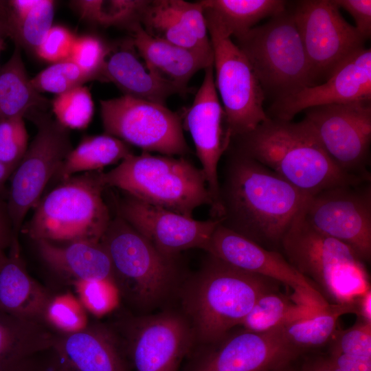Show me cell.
Instances as JSON below:
<instances>
[{
    "mask_svg": "<svg viewBox=\"0 0 371 371\" xmlns=\"http://www.w3.org/2000/svg\"><path fill=\"white\" fill-rule=\"evenodd\" d=\"M52 106L57 122L67 129H85L93 115L91 94L85 86L56 95Z\"/></svg>",
    "mask_w": 371,
    "mask_h": 371,
    "instance_id": "d590c367",
    "label": "cell"
},
{
    "mask_svg": "<svg viewBox=\"0 0 371 371\" xmlns=\"http://www.w3.org/2000/svg\"><path fill=\"white\" fill-rule=\"evenodd\" d=\"M76 37L65 27L52 26L35 52L41 59L52 63L68 59Z\"/></svg>",
    "mask_w": 371,
    "mask_h": 371,
    "instance_id": "b9f144b4",
    "label": "cell"
},
{
    "mask_svg": "<svg viewBox=\"0 0 371 371\" xmlns=\"http://www.w3.org/2000/svg\"><path fill=\"white\" fill-rule=\"evenodd\" d=\"M100 243L111 258L120 296L137 310H153L177 290L176 257L160 252L117 214Z\"/></svg>",
    "mask_w": 371,
    "mask_h": 371,
    "instance_id": "52a82bcc",
    "label": "cell"
},
{
    "mask_svg": "<svg viewBox=\"0 0 371 371\" xmlns=\"http://www.w3.org/2000/svg\"><path fill=\"white\" fill-rule=\"evenodd\" d=\"M42 320L18 317L0 311V371H25L56 337Z\"/></svg>",
    "mask_w": 371,
    "mask_h": 371,
    "instance_id": "d4e9b609",
    "label": "cell"
},
{
    "mask_svg": "<svg viewBox=\"0 0 371 371\" xmlns=\"http://www.w3.org/2000/svg\"><path fill=\"white\" fill-rule=\"evenodd\" d=\"M90 80H94L68 58L52 63L31 78L30 82L40 93L48 92L58 95L83 86Z\"/></svg>",
    "mask_w": 371,
    "mask_h": 371,
    "instance_id": "8d00e7d4",
    "label": "cell"
},
{
    "mask_svg": "<svg viewBox=\"0 0 371 371\" xmlns=\"http://www.w3.org/2000/svg\"><path fill=\"white\" fill-rule=\"evenodd\" d=\"M280 251L329 304L355 306L370 289L365 262L348 245L312 227L303 209L284 235Z\"/></svg>",
    "mask_w": 371,
    "mask_h": 371,
    "instance_id": "277c9868",
    "label": "cell"
},
{
    "mask_svg": "<svg viewBox=\"0 0 371 371\" xmlns=\"http://www.w3.org/2000/svg\"><path fill=\"white\" fill-rule=\"evenodd\" d=\"M140 23L152 36L214 60L204 9L200 1H149Z\"/></svg>",
    "mask_w": 371,
    "mask_h": 371,
    "instance_id": "44dd1931",
    "label": "cell"
},
{
    "mask_svg": "<svg viewBox=\"0 0 371 371\" xmlns=\"http://www.w3.org/2000/svg\"><path fill=\"white\" fill-rule=\"evenodd\" d=\"M304 111V119L340 169L371 177V100L317 106Z\"/></svg>",
    "mask_w": 371,
    "mask_h": 371,
    "instance_id": "4fadbf2b",
    "label": "cell"
},
{
    "mask_svg": "<svg viewBox=\"0 0 371 371\" xmlns=\"http://www.w3.org/2000/svg\"><path fill=\"white\" fill-rule=\"evenodd\" d=\"M42 319L52 330L63 335L82 331L89 326L87 311L70 293L50 297Z\"/></svg>",
    "mask_w": 371,
    "mask_h": 371,
    "instance_id": "e575fe53",
    "label": "cell"
},
{
    "mask_svg": "<svg viewBox=\"0 0 371 371\" xmlns=\"http://www.w3.org/2000/svg\"><path fill=\"white\" fill-rule=\"evenodd\" d=\"M129 30L148 70L179 94L186 93L188 83L197 71L213 65L214 60L203 55L152 36L140 23Z\"/></svg>",
    "mask_w": 371,
    "mask_h": 371,
    "instance_id": "603a6c76",
    "label": "cell"
},
{
    "mask_svg": "<svg viewBox=\"0 0 371 371\" xmlns=\"http://www.w3.org/2000/svg\"><path fill=\"white\" fill-rule=\"evenodd\" d=\"M329 359L334 371H371V357L345 355L331 350Z\"/></svg>",
    "mask_w": 371,
    "mask_h": 371,
    "instance_id": "ee69618b",
    "label": "cell"
},
{
    "mask_svg": "<svg viewBox=\"0 0 371 371\" xmlns=\"http://www.w3.org/2000/svg\"><path fill=\"white\" fill-rule=\"evenodd\" d=\"M308 196L264 165L234 150L219 183L217 219L225 228L279 251Z\"/></svg>",
    "mask_w": 371,
    "mask_h": 371,
    "instance_id": "6da1fadb",
    "label": "cell"
},
{
    "mask_svg": "<svg viewBox=\"0 0 371 371\" xmlns=\"http://www.w3.org/2000/svg\"><path fill=\"white\" fill-rule=\"evenodd\" d=\"M8 249L0 252V311L43 321L51 296L27 271L19 240H13Z\"/></svg>",
    "mask_w": 371,
    "mask_h": 371,
    "instance_id": "cb8c5ba5",
    "label": "cell"
},
{
    "mask_svg": "<svg viewBox=\"0 0 371 371\" xmlns=\"http://www.w3.org/2000/svg\"><path fill=\"white\" fill-rule=\"evenodd\" d=\"M54 1L37 0L30 9L22 12L10 11L5 18L8 36L18 45L36 52L52 27Z\"/></svg>",
    "mask_w": 371,
    "mask_h": 371,
    "instance_id": "836d02e7",
    "label": "cell"
},
{
    "mask_svg": "<svg viewBox=\"0 0 371 371\" xmlns=\"http://www.w3.org/2000/svg\"><path fill=\"white\" fill-rule=\"evenodd\" d=\"M355 307L359 319L371 323V289L357 298Z\"/></svg>",
    "mask_w": 371,
    "mask_h": 371,
    "instance_id": "bcb514c9",
    "label": "cell"
},
{
    "mask_svg": "<svg viewBox=\"0 0 371 371\" xmlns=\"http://www.w3.org/2000/svg\"><path fill=\"white\" fill-rule=\"evenodd\" d=\"M110 52L98 36L84 35L76 37L69 59L93 80H101V74Z\"/></svg>",
    "mask_w": 371,
    "mask_h": 371,
    "instance_id": "ab89813d",
    "label": "cell"
},
{
    "mask_svg": "<svg viewBox=\"0 0 371 371\" xmlns=\"http://www.w3.org/2000/svg\"><path fill=\"white\" fill-rule=\"evenodd\" d=\"M368 100H371V49L364 47L344 61L324 83L276 99L269 109V117L291 121L311 107Z\"/></svg>",
    "mask_w": 371,
    "mask_h": 371,
    "instance_id": "ffe728a7",
    "label": "cell"
},
{
    "mask_svg": "<svg viewBox=\"0 0 371 371\" xmlns=\"http://www.w3.org/2000/svg\"><path fill=\"white\" fill-rule=\"evenodd\" d=\"M236 39L265 93H271L278 99L313 86L293 11L286 9Z\"/></svg>",
    "mask_w": 371,
    "mask_h": 371,
    "instance_id": "ba28073f",
    "label": "cell"
},
{
    "mask_svg": "<svg viewBox=\"0 0 371 371\" xmlns=\"http://www.w3.org/2000/svg\"><path fill=\"white\" fill-rule=\"evenodd\" d=\"M333 1L339 9H344L353 17L355 28L366 40L370 37V0H333Z\"/></svg>",
    "mask_w": 371,
    "mask_h": 371,
    "instance_id": "7bdbcfd3",
    "label": "cell"
},
{
    "mask_svg": "<svg viewBox=\"0 0 371 371\" xmlns=\"http://www.w3.org/2000/svg\"><path fill=\"white\" fill-rule=\"evenodd\" d=\"M204 14L214 54L215 86L232 139L269 118L263 108L265 92L242 51L211 16Z\"/></svg>",
    "mask_w": 371,
    "mask_h": 371,
    "instance_id": "30bf717a",
    "label": "cell"
},
{
    "mask_svg": "<svg viewBox=\"0 0 371 371\" xmlns=\"http://www.w3.org/2000/svg\"><path fill=\"white\" fill-rule=\"evenodd\" d=\"M26 117L37 126V132L23 159L11 175L6 201L14 239L19 240L24 220L34 208L73 146L69 129L43 111Z\"/></svg>",
    "mask_w": 371,
    "mask_h": 371,
    "instance_id": "9c48e42d",
    "label": "cell"
},
{
    "mask_svg": "<svg viewBox=\"0 0 371 371\" xmlns=\"http://www.w3.org/2000/svg\"><path fill=\"white\" fill-rule=\"evenodd\" d=\"M303 214L316 230L348 245L364 262L370 261V181L334 186L311 195Z\"/></svg>",
    "mask_w": 371,
    "mask_h": 371,
    "instance_id": "5bb4252c",
    "label": "cell"
},
{
    "mask_svg": "<svg viewBox=\"0 0 371 371\" xmlns=\"http://www.w3.org/2000/svg\"><path fill=\"white\" fill-rule=\"evenodd\" d=\"M48 100L32 87L23 63L21 47L15 45L9 60L0 68V122L44 111Z\"/></svg>",
    "mask_w": 371,
    "mask_h": 371,
    "instance_id": "83f0119b",
    "label": "cell"
},
{
    "mask_svg": "<svg viewBox=\"0 0 371 371\" xmlns=\"http://www.w3.org/2000/svg\"><path fill=\"white\" fill-rule=\"evenodd\" d=\"M60 182L41 199L21 232L34 241L100 243L111 220L103 199L106 186L102 172L81 173Z\"/></svg>",
    "mask_w": 371,
    "mask_h": 371,
    "instance_id": "5b68a950",
    "label": "cell"
},
{
    "mask_svg": "<svg viewBox=\"0 0 371 371\" xmlns=\"http://www.w3.org/2000/svg\"><path fill=\"white\" fill-rule=\"evenodd\" d=\"M77 297L87 311L95 316H102L117 305L120 297L113 280H75Z\"/></svg>",
    "mask_w": 371,
    "mask_h": 371,
    "instance_id": "74e56055",
    "label": "cell"
},
{
    "mask_svg": "<svg viewBox=\"0 0 371 371\" xmlns=\"http://www.w3.org/2000/svg\"><path fill=\"white\" fill-rule=\"evenodd\" d=\"M277 284L208 254L181 289V313L192 331L194 347L214 342L239 326L256 300L277 289Z\"/></svg>",
    "mask_w": 371,
    "mask_h": 371,
    "instance_id": "3957f363",
    "label": "cell"
},
{
    "mask_svg": "<svg viewBox=\"0 0 371 371\" xmlns=\"http://www.w3.org/2000/svg\"><path fill=\"white\" fill-rule=\"evenodd\" d=\"M232 139L236 142L235 150L309 196L331 187L371 179L340 169L304 119L293 122L269 117L252 131Z\"/></svg>",
    "mask_w": 371,
    "mask_h": 371,
    "instance_id": "7a4b0ae2",
    "label": "cell"
},
{
    "mask_svg": "<svg viewBox=\"0 0 371 371\" xmlns=\"http://www.w3.org/2000/svg\"><path fill=\"white\" fill-rule=\"evenodd\" d=\"M23 117L0 122V163L13 171L28 148V134Z\"/></svg>",
    "mask_w": 371,
    "mask_h": 371,
    "instance_id": "f35d334b",
    "label": "cell"
},
{
    "mask_svg": "<svg viewBox=\"0 0 371 371\" xmlns=\"http://www.w3.org/2000/svg\"><path fill=\"white\" fill-rule=\"evenodd\" d=\"M106 134L146 152L185 155L190 152L180 117L165 105L123 95L100 101Z\"/></svg>",
    "mask_w": 371,
    "mask_h": 371,
    "instance_id": "8fae6325",
    "label": "cell"
},
{
    "mask_svg": "<svg viewBox=\"0 0 371 371\" xmlns=\"http://www.w3.org/2000/svg\"><path fill=\"white\" fill-rule=\"evenodd\" d=\"M128 332V348L137 371H177L194 347L181 312L166 310L139 317Z\"/></svg>",
    "mask_w": 371,
    "mask_h": 371,
    "instance_id": "ac0fdd59",
    "label": "cell"
},
{
    "mask_svg": "<svg viewBox=\"0 0 371 371\" xmlns=\"http://www.w3.org/2000/svg\"><path fill=\"white\" fill-rule=\"evenodd\" d=\"M204 12L211 16L223 31L236 38L245 34L262 19L280 14L286 10L282 0H204Z\"/></svg>",
    "mask_w": 371,
    "mask_h": 371,
    "instance_id": "4dcf8cb0",
    "label": "cell"
},
{
    "mask_svg": "<svg viewBox=\"0 0 371 371\" xmlns=\"http://www.w3.org/2000/svg\"><path fill=\"white\" fill-rule=\"evenodd\" d=\"M25 371H62L51 359L45 363H37L34 361L28 366Z\"/></svg>",
    "mask_w": 371,
    "mask_h": 371,
    "instance_id": "c3c4849f",
    "label": "cell"
},
{
    "mask_svg": "<svg viewBox=\"0 0 371 371\" xmlns=\"http://www.w3.org/2000/svg\"><path fill=\"white\" fill-rule=\"evenodd\" d=\"M205 251L240 269L289 286L297 297L314 306L322 307L328 304L280 252L267 249L220 223Z\"/></svg>",
    "mask_w": 371,
    "mask_h": 371,
    "instance_id": "d6986e66",
    "label": "cell"
},
{
    "mask_svg": "<svg viewBox=\"0 0 371 371\" xmlns=\"http://www.w3.org/2000/svg\"><path fill=\"white\" fill-rule=\"evenodd\" d=\"M355 313L354 305L328 304L312 316L281 328L285 340L295 350L320 347L331 339L337 330L339 317Z\"/></svg>",
    "mask_w": 371,
    "mask_h": 371,
    "instance_id": "1f68e13d",
    "label": "cell"
},
{
    "mask_svg": "<svg viewBox=\"0 0 371 371\" xmlns=\"http://www.w3.org/2000/svg\"><path fill=\"white\" fill-rule=\"evenodd\" d=\"M196 347L187 371H266L290 365L300 353L285 340L281 328L263 333L232 329Z\"/></svg>",
    "mask_w": 371,
    "mask_h": 371,
    "instance_id": "9a60e30c",
    "label": "cell"
},
{
    "mask_svg": "<svg viewBox=\"0 0 371 371\" xmlns=\"http://www.w3.org/2000/svg\"><path fill=\"white\" fill-rule=\"evenodd\" d=\"M132 154L128 144L113 136H85L67 155L53 179L61 181L79 173L100 171Z\"/></svg>",
    "mask_w": 371,
    "mask_h": 371,
    "instance_id": "f1b7e54d",
    "label": "cell"
},
{
    "mask_svg": "<svg viewBox=\"0 0 371 371\" xmlns=\"http://www.w3.org/2000/svg\"><path fill=\"white\" fill-rule=\"evenodd\" d=\"M49 351L62 371H127L117 338L100 325L57 335Z\"/></svg>",
    "mask_w": 371,
    "mask_h": 371,
    "instance_id": "7402d4cb",
    "label": "cell"
},
{
    "mask_svg": "<svg viewBox=\"0 0 371 371\" xmlns=\"http://www.w3.org/2000/svg\"><path fill=\"white\" fill-rule=\"evenodd\" d=\"M102 178L106 187L188 217L197 207L212 205L203 170L183 157L132 154L102 172Z\"/></svg>",
    "mask_w": 371,
    "mask_h": 371,
    "instance_id": "8992f818",
    "label": "cell"
},
{
    "mask_svg": "<svg viewBox=\"0 0 371 371\" xmlns=\"http://www.w3.org/2000/svg\"><path fill=\"white\" fill-rule=\"evenodd\" d=\"M331 350L342 354L371 357V323L358 318L350 328L336 330Z\"/></svg>",
    "mask_w": 371,
    "mask_h": 371,
    "instance_id": "60d3db41",
    "label": "cell"
},
{
    "mask_svg": "<svg viewBox=\"0 0 371 371\" xmlns=\"http://www.w3.org/2000/svg\"><path fill=\"white\" fill-rule=\"evenodd\" d=\"M146 0H76L71 8L80 17L102 27H122L130 30L140 23L148 3Z\"/></svg>",
    "mask_w": 371,
    "mask_h": 371,
    "instance_id": "d6a6232c",
    "label": "cell"
},
{
    "mask_svg": "<svg viewBox=\"0 0 371 371\" xmlns=\"http://www.w3.org/2000/svg\"><path fill=\"white\" fill-rule=\"evenodd\" d=\"M101 80L113 83L124 95L165 105L177 91L153 76L131 47L109 52Z\"/></svg>",
    "mask_w": 371,
    "mask_h": 371,
    "instance_id": "4316f807",
    "label": "cell"
},
{
    "mask_svg": "<svg viewBox=\"0 0 371 371\" xmlns=\"http://www.w3.org/2000/svg\"><path fill=\"white\" fill-rule=\"evenodd\" d=\"M266 371H293V370L291 368L290 365H287L285 366L279 367L277 368H274V369H271V370H269Z\"/></svg>",
    "mask_w": 371,
    "mask_h": 371,
    "instance_id": "816d5d0a",
    "label": "cell"
},
{
    "mask_svg": "<svg viewBox=\"0 0 371 371\" xmlns=\"http://www.w3.org/2000/svg\"><path fill=\"white\" fill-rule=\"evenodd\" d=\"M7 36H8V33L5 20L0 14V40L4 39Z\"/></svg>",
    "mask_w": 371,
    "mask_h": 371,
    "instance_id": "f907efd6",
    "label": "cell"
},
{
    "mask_svg": "<svg viewBox=\"0 0 371 371\" xmlns=\"http://www.w3.org/2000/svg\"><path fill=\"white\" fill-rule=\"evenodd\" d=\"M35 243L48 267L74 281L113 280L111 258L100 242L79 241L65 246L43 240Z\"/></svg>",
    "mask_w": 371,
    "mask_h": 371,
    "instance_id": "484cf974",
    "label": "cell"
},
{
    "mask_svg": "<svg viewBox=\"0 0 371 371\" xmlns=\"http://www.w3.org/2000/svg\"><path fill=\"white\" fill-rule=\"evenodd\" d=\"M324 306H314L293 293L287 295L276 289L262 295L239 326L252 332H267L309 317Z\"/></svg>",
    "mask_w": 371,
    "mask_h": 371,
    "instance_id": "f546056e",
    "label": "cell"
},
{
    "mask_svg": "<svg viewBox=\"0 0 371 371\" xmlns=\"http://www.w3.org/2000/svg\"><path fill=\"white\" fill-rule=\"evenodd\" d=\"M117 214L150 241L160 252L176 257L181 251L205 250L219 223L216 218L195 220L155 206L129 194L117 202Z\"/></svg>",
    "mask_w": 371,
    "mask_h": 371,
    "instance_id": "2e32d148",
    "label": "cell"
},
{
    "mask_svg": "<svg viewBox=\"0 0 371 371\" xmlns=\"http://www.w3.org/2000/svg\"><path fill=\"white\" fill-rule=\"evenodd\" d=\"M12 172V170L0 163V193L3 194L5 191V184L10 179Z\"/></svg>",
    "mask_w": 371,
    "mask_h": 371,
    "instance_id": "681fc988",
    "label": "cell"
},
{
    "mask_svg": "<svg viewBox=\"0 0 371 371\" xmlns=\"http://www.w3.org/2000/svg\"><path fill=\"white\" fill-rule=\"evenodd\" d=\"M204 71L203 80L187 112L185 124L202 166L211 196L213 218H217L220 214L218 166L232 139L216 89L213 65Z\"/></svg>",
    "mask_w": 371,
    "mask_h": 371,
    "instance_id": "e0dca14e",
    "label": "cell"
},
{
    "mask_svg": "<svg viewBox=\"0 0 371 371\" xmlns=\"http://www.w3.org/2000/svg\"><path fill=\"white\" fill-rule=\"evenodd\" d=\"M13 240L15 239L7 201L0 193V252L8 249Z\"/></svg>",
    "mask_w": 371,
    "mask_h": 371,
    "instance_id": "f6af8a7d",
    "label": "cell"
},
{
    "mask_svg": "<svg viewBox=\"0 0 371 371\" xmlns=\"http://www.w3.org/2000/svg\"><path fill=\"white\" fill-rule=\"evenodd\" d=\"M302 371H334L328 358H319L305 365Z\"/></svg>",
    "mask_w": 371,
    "mask_h": 371,
    "instance_id": "7dc6e473",
    "label": "cell"
},
{
    "mask_svg": "<svg viewBox=\"0 0 371 371\" xmlns=\"http://www.w3.org/2000/svg\"><path fill=\"white\" fill-rule=\"evenodd\" d=\"M4 47V39L0 40V54Z\"/></svg>",
    "mask_w": 371,
    "mask_h": 371,
    "instance_id": "f5cc1de1",
    "label": "cell"
},
{
    "mask_svg": "<svg viewBox=\"0 0 371 371\" xmlns=\"http://www.w3.org/2000/svg\"><path fill=\"white\" fill-rule=\"evenodd\" d=\"M309 63L313 86L327 80L366 39L348 23L333 0H305L293 11Z\"/></svg>",
    "mask_w": 371,
    "mask_h": 371,
    "instance_id": "7c38bea8",
    "label": "cell"
}]
</instances>
